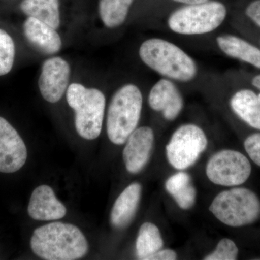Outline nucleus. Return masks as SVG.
Returning a JSON list of instances; mask_svg holds the SVG:
<instances>
[{
  "mask_svg": "<svg viewBox=\"0 0 260 260\" xmlns=\"http://www.w3.org/2000/svg\"><path fill=\"white\" fill-rule=\"evenodd\" d=\"M32 252L47 260H75L83 257L88 244L81 231L73 224L55 222L38 228L30 239Z\"/></svg>",
  "mask_w": 260,
  "mask_h": 260,
  "instance_id": "obj_1",
  "label": "nucleus"
},
{
  "mask_svg": "<svg viewBox=\"0 0 260 260\" xmlns=\"http://www.w3.org/2000/svg\"><path fill=\"white\" fill-rule=\"evenodd\" d=\"M141 60L164 78L189 82L198 75V66L187 53L164 39H150L140 47Z\"/></svg>",
  "mask_w": 260,
  "mask_h": 260,
  "instance_id": "obj_2",
  "label": "nucleus"
},
{
  "mask_svg": "<svg viewBox=\"0 0 260 260\" xmlns=\"http://www.w3.org/2000/svg\"><path fill=\"white\" fill-rule=\"evenodd\" d=\"M143 108V95L138 86L126 84L113 95L107 113V129L114 144L126 143L137 129Z\"/></svg>",
  "mask_w": 260,
  "mask_h": 260,
  "instance_id": "obj_3",
  "label": "nucleus"
},
{
  "mask_svg": "<svg viewBox=\"0 0 260 260\" xmlns=\"http://www.w3.org/2000/svg\"><path fill=\"white\" fill-rule=\"evenodd\" d=\"M67 102L75 112V128L85 140L95 139L102 133L106 99L101 90L73 83L67 90Z\"/></svg>",
  "mask_w": 260,
  "mask_h": 260,
  "instance_id": "obj_4",
  "label": "nucleus"
},
{
  "mask_svg": "<svg viewBox=\"0 0 260 260\" xmlns=\"http://www.w3.org/2000/svg\"><path fill=\"white\" fill-rule=\"evenodd\" d=\"M209 210L225 225L242 227L254 223L259 218L260 201L250 189L234 188L219 193Z\"/></svg>",
  "mask_w": 260,
  "mask_h": 260,
  "instance_id": "obj_5",
  "label": "nucleus"
},
{
  "mask_svg": "<svg viewBox=\"0 0 260 260\" xmlns=\"http://www.w3.org/2000/svg\"><path fill=\"white\" fill-rule=\"evenodd\" d=\"M226 15L223 3L208 1L176 10L168 19V25L173 32L181 35H202L220 27Z\"/></svg>",
  "mask_w": 260,
  "mask_h": 260,
  "instance_id": "obj_6",
  "label": "nucleus"
},
{
  "mask_svg": "<svg viewBox=\"0 0 260 260\" xmlns=\"http://www.w3.org/2000/svg\"><path fill=\"white\" fill-rule=\"evenodd\" d=\"M208 146V138L200 126L186 124L178 128L168 143V161L177 170L194 165Z\"/></svg>",
  "mask_w": 260,
  "mask_h": 260,
  "instance_id": "obj_7",
  "label": "nucleus"
},
{
  "mask_svg": "<svg viewBox=\"0 0 260 260\" xmlns=\"http://www.w3.org/2000/svg\"><path fill=\"white\" fill-rule=\"evenodd\" d=\"M250 162L240 152L223 150L214 154L206 166V175L217 185H241L250 176Z\"/></svg>",
  "mask_w": 260,
  "mask_h": 260,
  "instance_id": "obj_8",
  "label": "nucleus"
},
{
  "mask_svg": "<svg viewBox=\"0 0 260 260\" xmlns=\"http://www.w3.org/2000/svg\"><path fill=\"white\" fill-rule=\"evenodd\" d=\"M28 157L26 146L17 130L0 116V172H18Z\"/></svg>",
  "mask_w": 260,
  "mask_h": 260,
  "instance_id": "obj_9",
  "label": "nucleus"
},
{
  "mask_svg": "<svg viewBox=\"0 0 260 260\" xmlns=\"http://www.w3.org/2000/svg\"><path fill=\"white\" fill-rule=\"evenodd\" d=\"M70 68L68 61L56 56L43 64L39 87L43 98L49 103L58 102L68 90Z\"/></svg>",
  "mask_w": 260,
  "mask_h": 260,
  "instance_id": "obj_10",
  "label": "nucleus"
},
{
  "mask_svg": "<svg viewBox=\"0 0 260 260\" xmlns=\"http://www.w3.org/2000/svg\"><path fill=\"white\" fill-rule=\"evenodd\" d=\"M154 133L149 126L138 128L126 140L123 160L128 172L138 174L148 164L153 150Z\"/></svg>",
  "mask_w": 260,
  "mask_h": 260,
  "instance_id": "obj_11",
  "label": "nucleus"
},
{
  "mask_svg": "<svg viewBox=\"0 0 260 260\" xmlns=\"http://www.w3.org/2000/svg\"><path fill=\"white\" fill-rule=\"evenodd\" d=\"M148 104L155 112H162L167 120L177 119L184 107L182 95L172 80L162 78L150 90Z\"/></svg>",
  "mask_w": 260,
  "mask_h": 260,
  "instance_id": "obj_12",
  "label": "nucleus"
},
{
  "mask_svg": "<svg viewBox=\"0 0 260 260\" xmlns=\"http://www.w3.org/2000/svg\"><path fill=\"white\" fill-rule=\"evenodd\" d=\"M28 213L30 218L40 221H50L64 218L67 209L56 198L52 188L47 185L38 186L32 191L29 202Z\"/></svg>",
  "mask_w": 260,
  "mask_h": 260,
  "instance_id": "obj_13",
  "label": "nucleus"
},
{
  "mask_svg": "<svg viewBox=\"0 0 260 260\" xmlns=\"http://www.w3.org/2000/svg\"><path fill=\"white\" fill-rule=\"evenodd\" d=\"M23 32L28 42L46 54H54L60 50L61 39L56 29L37 19L28 17L23 23Z\"/></svg>",
  "mask_w": 260,
  "mask_h": 260,
  "instance_id": "obj_14",
  "label": "nucleus"
},
{
  "mask_svg": "<svg viewBox=\"0 0 260 260\" xmlns=\"http://www.w3.org/2000/svg\"><path fill=\"white\" fill-rule=\"evenodd\" d=\"M142 186L133 183L125 188L114 203L111 212V223L116 229H124L134 219L141 198Z\"/></svg>",
  "mask_w": 260,
  "mask_h": 260,
  "instance_id": "obj_15",
  "label": "nucleus"
},
{
  "mask_svg": "<svg viewBox=\"0 0 260 260\" xmlns=\"http://www.w3.org/2000/svg\"><path fill=\"white\" fill-rule=\"evenodd\" d=\"M230 104L232 110L242 120L260 130V93L242 89L233 95Z\"/></svg>",
  "mask_w": 260,
  "mask_h": 260,
  "instance_id": "obj_16",
  "label": "nucleus"
},
{
  "mask_svg": "<svg viewBox=\"0 0 260 260\" xmlns=\"http://www.w3.org/2000/svg\"><path fill=\"white\" fill-rule=\"evenodd\" d=\"M216 42L219 49L227 56L260 69V49L255 46L233 35L219 36Z\"/></svg>",
  "mask_w": 260,
  "mask_h": 260,
  "instance_id": "obj_17",
  "label": "nucleus"
},
{
  "mask_svg": "<svg viewBox=\"0 0 260 260\" xmlns=\"http://www.w3.org/2000/svg\"><path fill=\"white\" fill-rule=\"evenodd\" d=\"M165 187L181 209L187 210L194 206L197 191L187 173L179 172L174 174L166 181Z\"/></svg>",
  "mask_w": 260,
  "mask_h": 260,
  "instance_id": "obj_18",
  "label": "nucleus"
},
{
  "mask_svg": "<svg viewBox=\"0 0 260 260\" xmlns=\"http://www.w3.org/2000/svg\"><path fill=\"white\" fill-rule=\"evenodd\" d=\"M20 10L28 17L57 29L60 25L59 0H23Z\"/></svg>",
  "mask_w": 260,
  "mask_h": 260,
  "instance_id": "obj_19",
  "label": "nucleus"
},
{
  "mask_svg": "<svg viewBox=\"0 0 260 260\" xmlns=\"http://www.w3.org/2000/svg\"><path fill=\"white\" fill-rule=\"evenodd\" d=\"M164 240L160 230L155 224L146 222L140 228L136 240L138 259L148 260L149 256L162 249Z\"/></svg>",
  "mask_w": 260,
  "mask_h": 260,
  "instance_id": "obj_20",
  "label": "nucleus"
},
{
  "mask_svg": "<svg viewBox=\"0 0 260 260\" xmlns=\"http://www.w3.org/2000/svg\"><path fill=\"white\" fill-rule=\"evenodd\" d=\"M133 0H100L99 13L104 25L116 28L124 23Z\"/></svg>",
  "mask_w": 260,
  "mask_h": 260,
  "instance_id": "obj_21",
  "label": "nucleus"
},
{
  "mask_svg": "<svg viewBox=\"0 0 260 260\" xmlns=\"http://www.w3.org/2000/svg\"><path fill=\"white\" fill-rule=\"evenodd\" d=\"M15 47L13 39L0 29V76L8 74L14 64Z\"/></svg>",
  "mask_w": 260,
  "mask_h": 260,
  "instance_id": "obj_22",
  "label": "nucleus"
},
{
  "mask_svg": "<svg viewBox=\"0 0 260 260\" xmlns=\"http://www.w3.org/2000/svg\"><path fill=\"white\" fill-rule=\"evenodd\" d=\"M239 249L235 243L229 239H223L218 242L215 250L204 258L205 260H235Z\"/></svg>",
  "mask_w": 260,
  "mask_h": 260,
  "instance_id": "obj_23",
  "label": "nucleus"
},
{
  "mask_svg": "<svg viewBox=\"0 0 260 260\" xmlns=\"http://www.w3.org/2000/svg\"><path fill=\"white\" fill-rule=\"evenodd\" d=\"M244 148L251 160L260 167V134L256 133L246 138Z\"/></svg>",
  "mask_w": 260,
  "mask_h": 260,
  "instance_id": "obj_24",
  "label": "nucleus"
},
{
  "mask_svg": "<svg viewBox=\"0 0 260 260\" xmlns=\"http://www.w3.org/2000/svg\"><path fill=\"white\" fill-rule=\"evenodd\" d=\"M246 14L260 27V0L252 2L246 8Z\"/></svg>",
  "mask_w": 260,
  "mask_h": 260,
  "instance_id": "obj_25",
  "label": "nucleus"
},
{
  "mask_svg": "<svg viewBox=\"0 0 260 260\" xmlns=\"http://www.w3.org/2000/svg\"><path fill=\"white\" fill-rule=\"evenodd\" d=\"M177 259V254L172 249H160L149 256L148 260H174Z\"/></svg>",
  "mask_w": 260,
  "mask_h": 260,
  "instance_id": "obj_26",
  "label": "nucleus"
},
{
  "mask_svg": "<svg viewBox=\"0 0 260 260\" xmlns=\"http://www.w3.org/2000/svg\"><path fill=\"white\" fill-rule=\"evenodd\" d=\"M173 1L177 2V3H184V4L187 5H191L206 3L208 0H173Z\"/></svg>",
  "mask_w": 260,
  "mask_h": 260,
  "instance_id": "obj_27",
  "label": "nucleus"
},
{
  "mask_svg": "<svg viewBox=\"0 0 260 260\" xmlns=\"http://www.w3.org/2000/svg\"><path fill=\"white\" fill-rule=\"evenodd\" d=\"M251 83H252V85H254V87H256V88L260 90V75H256V76L254 77V78H253Z\"/></svg>",
  "mask_w": 260,
  "mask_h": 260,
  "instance_id": "obj_28",
  "label": "nucleus"
}]
</instances>
